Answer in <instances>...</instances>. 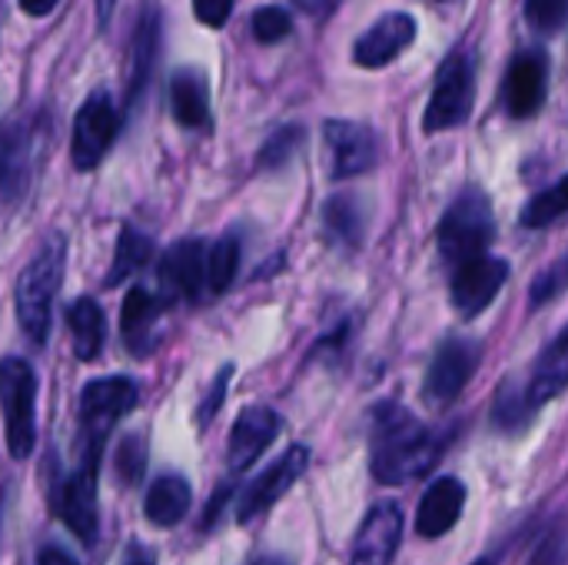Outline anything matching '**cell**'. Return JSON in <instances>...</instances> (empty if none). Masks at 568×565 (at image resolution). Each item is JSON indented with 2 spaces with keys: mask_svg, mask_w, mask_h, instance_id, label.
Returning a JSON list of instances; mask_svg holds the SVG:
<instances>
[{
  "mask_svg": "<svg viewBox=\"0 0 568 565\" xmlns=\"http://www.w3.org/2000/svg\"><path fill=\"white\" fill-rule=\"evenodd\" d=\"M436 460L433 433L399 403H379L369 420V470L383 486L419 480Z\"/></svg>",
  "mask_w": 568,
  "mask_h": 565,
  "instance_id": "6da1fadb",
  "label": "cell"
},
{
  "mask_svg": "<svg viewBox=\"0 0 568 565\" xmlns=\"http://www.w3.org/2000/svg\"><path fill=\"white\" fill-rule=\"evenodd\" d=\"M63 266H67V240L60 233H50L17 280V293H13L17 323L33 346H43L50 336L53 300L63 283Z\"/></svg>",
  "mask_w": 568,
  "mask_h": 565,
  "instance_id": "7a4b0ae2",
  "label": "cell"
},
{
  "mask_svg": "<svg viewBox=\"0 0 568 565\" xmlns=\"http://www.w3.org/2000/svg\"><path fill=\"white\" fill-rule=\"evenodd\" d=\"M43 147H47V117L40 110L13 113L0 123V200L7 206L27 196Z\"/></svg>",
  "mask_w": 568,
  "mask_h": 565,
  "instance_id": "3957f363",
  "label": "cell"
},
{
  "mask_svg": "<svg viewBox=\"0 0 568 565\" xmlns=\"http://www.w3.org/2000/svg\"><path fill=\"white\" fill-rule=\"evenodd\" d=\"M436 240L443 260H449L453 266L486 253V246L496 240V216L489 196L483 190H463L443 213Z\"/></svg>",
  "mask_w": 568,
  "mask_h": 565,
  "instance_id": "277c9868",
  "label": "cell"
},
{
  "mask_svg": "<svg viewBox=\"0 0 568 565\" xmlns=\"http://www.w3.org/2000/svg\"><path fill=\"white\" fill-rule=\"evenodd\" d=\"M33 403H37V380H33L30 363L20 356H3L0 360V413H3L7 453L13 460H27L33 453V443H37Z\"/></svg>",
  "mask_w": 568,
  "mask_h": 565,
  "instance_id": "5b68a950",
  "label": "cell"
},
{
  "mask_svg": "<svg viewBox=\"0 0 568 565\" xmlns=\"http://www.w3.org/2000/svg\"><path fill=\"white\" fill-rule=\"evenodd\" d=\"M476 103V70L469 53H453L436 73V87L429 93L426 113H423V130L426 133H446L456 130L469 120Z\"/></svg>",
  "mask_w": 568,
  "mask_h": 565,
  "instance_id": "8992f818",
  "label": "cell"
},
{
  "mask_svg": "<svg viewBox=\"0 0 568 565\" xmlns=\"http://www.w3.org/2000/svg\"><path fill=\"white\" fill-rule=\"evenodd\" d=\"M136 383L126 376L93 380L80 393V450H103L113 426L136 406Z\"/></svg>",
  "mask_w": 568,
  "mask_h": 565,
  "instance_id": "52a82bcc",
  "label": "cell"
},
{
  "mask_svg": "<svg viewBox=\"0 0 568 565\" xmlns=\"http://www.w3.org/2000/svg\"><path fill=\"white\" fill-rule=\"evenodd\" d=\"M120 133V113L110 100L106 90H97L90 93L80 110H77V120H73V140H70V160L80 173L93 170L106 150L113 147Z\"/></svg>",
  "mask_w": 568,
  "mask_h": 565,
  "instance_id": "ba28073f",
  "label": "cell"
},
{
  "mask_svg": "<svg viewBox=\"0 0 568 565\" xmlns=\"http://www.w3.org/2000/svg\"><path fill=\"white\" fill-rule=\"evenodd\" d=\"M326 137V173L329 180H353L369 173L379 157H383V143L379 133L366 123L356 120H326L323 127Z\"/></svg>",
  "mask_w": 568,
  "mask_h": 565,
  "instance_id": "9c48e42d",
  "label": "cell"
},
{
  "mask_svg": "<svg viewBox=\"0 0 568 565\" xmlns=\"http://www.w3.org/2000/svg\"><path fill=\"white\" fill-rule=\"evenodd\" d=\"M97 476H100V460L80 456L77 470L63 476L60 486L53 490V513L83 543L97 539Z\"/></svg>",
  "mask_w": 568,
  "mask_h": 565,
  "instance_id": "30bf717a",
  "label": "cell"
},
{
  "mask_svg": "<svg viewBox=\"0 0 568 565\" xmlns=\"http://www.w3.org/2000/svg\"><path fill=\"white\" fill-rule=\"evenodd\" d=\"M509 280V263L489 253L469 256L463 263H456L453 280H449V293H453V306L463 320L479 316L503 290V283Z\"/></svg>",
  "mask_w": 568,
  "mask_h": 565,
  "instance_id": "8fae6325",
  "label": "cell"
},
{
  "mask_svg": "<svg viewBox=\"0 0 568 565\" xmlns=\"http://www.w3.org/2000/svg\"><path fill=\"white\" fill-rule=\"evenodd\" d=\"M476 366H479V346L473 340H463V336L443 340V346L436 350L426 370V386H423L426 400L436 406H449L469 386Z\"/></svg>",
  "mask_w": 568,
  "mask_h": 565,
  "instance_id": "7c38bea8",
  "label": "cell"
},
{
  "mask_svg": "<svg viewBox=\"0 0 568 565\" xmlns=\"http://www.w3.org/2000/svg\"><path fill=\"white\" fill-rule=\"evenodd\" d=\"M310 466V450L306 446H290L266 473H260L240 496V506H236V519L240 523H253L260 519L273 503H280L293 486L296 480L306 473Z\"/></svg>",
  "mask_w": 568,
  "mask_h": 565,
  "instance_id": "4fadbf2b",
  "label": "cell"
},
{
  "mask_svg": "<svg viewBox=\"0 0 568 565\" xmlns=\"http://www.w3.org/2000/svg\"><path fill=\"white\" fill-rule=\"evenodd\" d=\"M413 40H416V20L403 10H393V13H383L353 43V60L366 70H379V67L393 63Z\"/></svg>",
  "mask_w": 568,
  "mask_h": 565,
  "instance_id": "5bb4252c",
  "label": "cell"
},
{
  "mask_svg": "<svg viewBox=\"0 0 568 565\" xmlns=\"http://www.w3.org/2000/svg\"><path fill=\"white\" fill-rule=\"evenodd\" d=\"M280 430H283V420L270 406H250V410H243L240 420L233 423L230 446H226L230 473L250 470L270 450V443L280 436Z\"/></svg>",
  "mask_w": 568,
  "mask_h": 565,
  "instance_id": "9a60e30c",
  "label": "cell"
},
{
  "mask_svg": "<svg viewBox=\"0 0 568 565\" xmlns=\"http://www.w3.org/2000/svg\"><path fill=\"white\" fill-rule=\"evenodd\" d=\"M403 539V513L393 503H383L369 509L363 519L356 543H353V559L349 565H393L396 549Z\"/></svg>",
  "mask_w": 568,
  "mask_h": 565,
  "instance_id": "2e32d148",
  "label": "cell"
},
{
  "mask_svg": "<svg viewBox=\"0 0 568 565\" xmlns=\"http://www.w3.org/2000/svg\"><path fill=\"white\" fill-rule=\"evenodd\" d=\"M549 83V60L539 50H526L509 63L506 73V107L516 120H529L546 103Z\"/></svg>",
  "mask_w": 568,
  "mask_h": 565,
  "instance_id": "e0dca14e",
  "label": "cell"
},
{
  "mask_svg": "<svg viewBox=\"0 0 568 565\" xmlns=\"http://www.w3.org/2000/svg\"><path fill=\"white\" fill-rule=\"evenodd\" d=\"M160 280L173 296L200 300L206 293V246L203 240H180L160 260Z\"/></svg>",
  "mask_w": 568,
  "mask_h": 565,
  "instance_id": "ac0fdd59",
  "label": "cell"
},
{
  "mask_svg": "<svg viewBox=\"0 0 568 565\" xmlns=\"http://www.w3.org/2000/svg\"><path fill=\"white\" fill-rule=\"evenodd\" d=\"M166 303L163 296L143 290V286H133L123 300V313H120V330H123V343L130 346V353L143 356L153 350L156 343V333H160V320L166 313Z\"/></svg>",
  "mask_w": 568,
  "mask_h": 565,
  "instance_id": "d6986e66",
  "label": "cell"
},
{
  "mask_svg": "<svg viewBox=\"0 0 568 565\" xmlns=\"http://www.w3.org/2000/svg\"><path fill=\"white\" fill-rule=\"evenodd\" d=\"M463 506H466V486L453 476H443L436 480L426 496L419 500V509H416V533L423 539H439L446 536L459 516H463Z\"/></svg>",
  "mask_w": 568,
  "mask_h": 565,
  "instance_id": "ffe728a7",
  "label": "cell"
},
{
  "mask_svg": "<svg viewBox=\"0 0 568 565\" xmlns=\"http://www.w3.org/2000/svg\"><path fill=\"white\" fill-rule=\"evenodd\" d=\"M566 383H568V336L566 333H559V336L546 346V353L539 356V363H536V373H532L529 390H526V406L536 413L539 406L552 403V400L566 390Z\"/></svg>",
  "mask_w": 568,
  "mask_h": 565,
  "instance_id": "44dd1931",
  "label": "cell"
},
{
  "mask_svg": "<svg viewBox=\"0 0 568 565\" xmlns=\"http://www.w3.org/2000/svg\"><path fill=\"white\" fill-rule=\"evenodd\" d=\"M170 110L173 120L186 130H200L210 123V90L200 73L176 70L170 80Z\"/></svg>",
  "mask_w": 568,
  "mask_h": 565,
  "instance_id": "7402d4cb",
  "label": "cell"
},
{
  "mask_svg": "<svg viewBox=\"0 0 568 565\" xmlns=\"http://www.w3.org/2000/svg\"><path fill=\"white\" fill-rule=\"evenodd\" d=\"M67 326H70V340H73V353L77 360H97L100 350H103V340H106V320H103V310L97 300L90 296H80L67 306Z\"/></svg>",
  "mask_w": 568,
  "mask_h": 565,
  "instance_id": "603a6c76",
  "label": "cell"
},
{
  "mask_svg": "<svg viewBox=\"0 0 568 565\" xmlns=\"http://www.w3.org/2000/svg\"><path fill=\"white\" fill-rule=\"evenodd\" d=\"M190 503H193L190 483L183 476H163L150 486L143 513L153 526L170 529V526L183 523V516L190 513Z\"/></svg>",
  "mask_w": 568,
  "mask_h": 565,
  "instance_id": "cb8c5ba5",
  "label": "cell"
},
{
  "mask_svg": "<svg viewBox=\"0 0 568 565\" xmlns=\"http://www.w3.org/2000/svg\"><path fill=\"white\" fill-rule=\"evenodd\" d=\"M323 223H326V233L333 243L346 246V250H356L363 243V210H359V200L356 196H333L326 206H323Z\"/></svg>",
  "mask_w": 568,
  "mask_h": 565,
  "instance_id": "d4e9b609",
  "label": "cell"
},
{
  "mask_svg": "<svg viewBox=\"0 0 568 565\" xmlns=\"http://www.w3.org/2000/svg\"><path fill=\"white\" fill-rule=\"evenodd\" d=\"M153 253V243L150 236H143L140 230L133 226H123L120 230V240H116V250H113V263H110V273H106V286H116L123 283L126 276H133L136 270L146 266Z\"/></svg>",
  "mask_w": 568,
  "mask_h": 565,
  "instance_id": "484cf974",
  "label": "cell"
},
{
  "mask_svg": "<svg viewBox=\"0 0 568 565\" xmlns=\"http://www.w3.org/2000/svg\"><path fill=\"white\" fill-rule=\"evenodd\" d=\"M156 40H160V13L150 10L143 20H140V30H136V43H133V73H130V103H136L140 90H146V80H150V67H153V57H156Z\"/></svg>",
  "mask_w": 568,
  "mask_h": 565,
  "instance_id": "4316f807",
  "label": "cell"
},
{
  "mask_svg": "<svg viewBox=\"0 0 568 565\" xmlns=\"http://www.w3.org/2000/svg\"><path fill=\"white\" fill-rule=\"evenodd\" d=\"M240 273V243L236 236H223L206 250V293L223 296Z\"/></svg>",
  "mask_w": 568,
  "mask_h": 565,
  "instance_id": "83f0119b",
  "label": "cell"
},
{
  "mask_svg": "<svg viewBox=\"0 0 568 565\" xmlns=\"http://www.w3.org/2000/svg\"><path fill=\"white\" fill-rule=\"evenodd\" d=\"M566 200H568V183L566 180H559L556 186H549V190L536 193V196L526 203V210H523V223H526L529 230L552 226V223L566 213Z\"/></svg>",
  "mask_w": 568,
  "mask_h": 565,
  "instance_id": "f1b7e54d",
  "label": "cell"
},
{
  "mask_svg": "<svg viewBox=\"0 0 568 565\" xmlns=\"http://www.w3.org/2000/svg\"><path fill=\"white\" fill-rule=\"evenodd\" d=\"M306 143V130L303 127H296V123H290V127H280L270 140H266V147L260 150V170H276V167H286L296 153H300V147Z\"/></svg>",
  "mask_w": 568,
  "mask_h": 565,
  "instance_id": "f546056e",
  "label": "cell"
},
{
  "mask_svg": "<svg viewBox=\"0 0 568 565\" xmlns=\"http://www.w3.org/2000/svg\"><path fill=\"white\" fill-rule=\"evenodd\" d=\"M250 27H253V37H256L260 43H280V40L290 37L293 20H290V13H286L283 7L273 3V7H260V10L253 13Z\"/></svg>",
  "mask_w": 568,
  "mask_h": 565,
  "instance_id": "4dcf8cb0",
  "label": "cell"
},
{
  "mask_svg": "<svg viewBox=\"0 0 568 565\" xmlns=\"http://www.w3.org/2000/svg\"><path fill=\"white\" fill-rule=\"evenodd\" d=\"M529 23L542 33H556L566 20V0H529L526 3Z\"/></svg>",
  "mask_w": 568,
  "mask_h": 565,
  "instance_id": "1f68e13d",
  "label": "cell"
},
{
  "mask_svg": "<svg viewBox=\"0 0 568 565\" xmlns=\"http://www.w3.org/2000/svg\"><path fill=\"white\" fill-rule=\"evenodd\" d=\"M230 376H233V370H230V366H226L223 373H216V380H213V386H210V393H206V400H203V406H200V413H196V420H200V426H203V430L213 423V416H216L220 403L226 400Z\"/></svg>",
  "mask_w": 568,
  "mask_h": 565,
  "instance_id": "d6a6232c",
  "label": "cell"
},
{
  "mask_svg": "<svg viewBox=\"0 0 568 565\" xmlns=\"http://www.w3.org/2000/svg\"><path fill=\"white\" fill-rule=\"evenodd\" d=\"M233 3L236 0H193V17L203 27H223L233 13Z\"/></svg>",
  "mask_w": 568,
  "mask_h": 565,
  "instance_id": "836d02e7",
  "label": "cell"
},
{
  "mask_svg": "<svg viewBox=\"0 0 568 565\" xmlns=\"http://www.w3.org/2000/svg\"><path fill=\"white\" fill-rule=\"evenodd\" d=\"M559 286H562V270L556 266L552 273H546V276H539V280H536V286H532V306H539V303L552 300V296L559 293Z\"/></svg>",
  "mask_w": 568,
  "mask_h": 565,
  "instance_id": "e575fe53",
  "label": "cell"
},
{
  "mask_svg": "<svg viewBox=\"0 0 568 565\" xmlns=\"http://www.w3.org/2000/svg\"><path fill=\"white\" fill-rule=\"evenodd\" d=\"M120 470H126V476L133 480V473H130V466H143V450H140V440H126L123 443V453H120Z\"/></svg>",
  "mask_w": 568,
  "mask_h": 565,
  "instance_id": "d590c367",
  "label": "cell"
},
{
  "mask_svg": "<svg viewBox=\"0 0 568 565\" xmlns=\"http://www.w3.org/2000/svg\"><path fill=\"white\" fill-rule=\"evenodd\" d=\"M37 565H80L70 553H63V549H57V546H47L43 553H40V559Z\"/></svg>",
  "mask_w": 568,
  "mask_h": 565,
  "instance_id": "8d00e7d4",
  "label": "cell"
},
{
  "mask_svg": "<svg viewBox=\"0 0 568 565\" xmlns=\"http://www.w3.org/2000/svg\"><path fill=\"white\" fill-rule=\"evenodd\" d=\"M57 7V0H20V10L27 17H47Z\"/></svg>",
  "mask_w": 568,
  "mask_h": 565,
  "instance_id": "74e56055",
  "label": "cell"
},
{
  "mask_svg": "<svg viewBox=\"0 0 568 565\" xmlns=\"http://www.w3.org/2000/svg\"><path fill=\"white\" fill-rule=\"evenodd\" d=\"M113 7H116V0H97V17H100V23H106V20H110Z\"/></svg>",
  "mask_w": 568,
  "mask_h": 565,
  "instance_id": "f35d334b",
  "label": "cell"
},
{
  "mask_svg": "<svg viewBox=\"0 0 568 565\" xmlns=\"http://www.w3.org/2000/svg\"><path fill=\"white\" fill-rule=\"evenodd\" d=\"M303 10H313V13H320V10H326L329 7V0H296Z\"/></svg>",
  "mask_w": 568,
  "mask_h": 565,
  "instance_id": "ab89813d",
  "label": "cell"
},
{
  "mask_svg": "<svg viewBox=\"0 0 568 565\" xmlns=\"http://www.w3.org/2000/svg\"><path fill=\"white\" fill-rule=\"evenodd\" d=\"M253 565H290L286 559H280V556H266V559H256Z\"/></svg>",
  "mask_w": 568,
  "mask_h": 565,
  "instance_id": "60d3db41",
  "label": "cell"
},
{
  "mask_svg": "<svg viewBox=\"0 0 568 565\" xmlns=\"http://www.w3.org/2000/svg\"><path fill=\"white\" fill-rule=\"evenodd\" d=\"M126 565H153V559H150V556H143V553H136V556H133Z\"/></svg>",
  "mask_w": 568,
  "mask_h": 565,
  "instance_id": "b9f144b4",
  "label": "cell"
},
{
  "mask_svg": "<svg viewBox=\"0 0 568 565\" xmlns=\"http://www.w3.org/2000/svg\"><path fill=\"white\" fill-rule=\"evenodd\" d=\"M476 565H493V563H489V559H479V563H476Z\"/></svg>",
  "mask_w": 568,
  "mask_h": 565,
  "instance_id": "7bdbcfd3",
  "label": "cell"
},
{
  "mask_svg": "<svg viewBox=\"0 0 568 565\" xmlns=\"http://www.w3.org/2000/svg\"><path fill=\"white\" fill-rule=\"evenodd\" d=\"M436 3H453V0H436Z\"/></svg>",
  "mask_w": 568,
  "mask_h": 565,
  "instance_id": "ee69618b",
  "label": "cell"
},
{
  "mask_svg": "<svg viewBox=\"0 0 568 565\" xmlns=\"http://www.w3.org/2000/svg\"><path fill=\"white\" fill-rule=\"evenodd\" d=\"M0 7H3V0H0Z\"/></svg>",
  "mask_w": 568,
  "mask_h": 565,
  "instance_id": "f6af8a7d",
  "label": "cell"
}]
</instances>
